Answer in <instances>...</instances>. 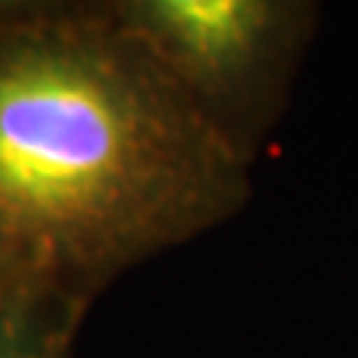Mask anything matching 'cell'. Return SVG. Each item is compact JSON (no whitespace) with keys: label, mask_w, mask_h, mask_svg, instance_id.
Instances as JSON below:
<instances>
[{"label":"cell","mask_w":358,"mask_h":358,"mask_svg":"<svg viewBox=\"0 0 358 358\" xmlns=\"http://www.w3.org/2000/svg\"><path fill=\"white\" fill-rule=\"evenodd\" d=\"M242 188L233 134L126 13L0 18V308L72 320Z\"/></svg>","instance_id":"6da1fadb"},{"label":"cell","mask_w":358,"mask_h":358,"mask_svg":"<svg viewBox=\"0 0 358 358\" xmlns=\"http://www.w3.org/2000/svg\"><path fill=\"white\" fill-rule=\"evenodd\" d=\"M69 322L0 308V358H60Z\"/></svg>","instance_id":"3957f363"},{"label":"cell","mask_w":358,"mask_h":358,"mask_svg":"<svg viewBox=\"0 0 358 358\" xmlns=\"http://www.w3.org/2000/svg\"><path fill=\"white\" fill-rule=\"evenodd\" d=\"M122 13L206 102L212 87L230 84L260 57L278 21L272 6L251 0H155Z\"/></svg>","instance_id":"7a4b0ae2"}]
</instances>
